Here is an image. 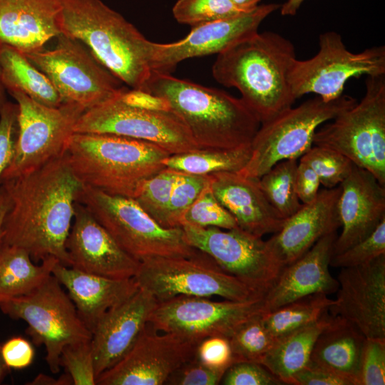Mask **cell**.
Segmentation results:
<instances>
[{
	"label": "cell",
	"mask_w": 385,
	"mask_h": 385,
	"mask_svg": "<svg viewBox=\"0 0 385 385\" xmlns=\"http://www.w3.org/2000/svg\"><path fill=\"white\" fill-rule=\"evenodd\" d=\"M298 159L279 161L259 178L260 187L279 215L287 219L302 206L296 188Z\"/></svg>",
	"instance_id": "34"
},
{
	"label": "cell",
	"mask_w": 385,
	"mask_h": 385,
	"mask_svg": "<svg viewBox=\"0 0 385 385\" xmlns=\"http://www.w3.org/2000/svg\"><path fill=\"white\" fill-rule=\"evenodd\" d=\"M304 0H288L281 6L282 15H294Z\"/></svg>",
	"instance_id": "54"
},
{
	"label": "cell",
	"mask_w": 385,
	"mask_h": 385,
	"mask_svg": "<svg viewBox=\"0 0 385 385\" xmlns=\"http://www.w3.org/2000/svg\"><path fill=\"white\" fill-rule=\"evenodd\" d=\"M337 279V299L328 312L349 321L366 338H385V254L341 268Z\"/></svg>",
	"instance_id": "19"
},
{
	"label": "cell",
	"mask_w": 385,
	"mask_h": 385,
	"mask_svg": "<svg viewBox=\"0 0 385 385\" xmlns=\"http://www.w3.org/2000/svg\"><path fill=\"white\" fill-rule=\"evenodd\" d=\"M91 340L71 344L62 349L61 366L74 385H96Z\"/></svg>",
	"instance_id": "42"
},
{
	"label": "cell",
	"mask_w": 385,
	"mask_h": 385,
	"mask_svg": "<svg viewBox=\"0 0 385 385\" xmlns=\"http://www.w3.org/2000/svg\"><path fill=\"white\" fill-rule=\"evenodd\" d=\"M83 185L65 153L35 171L2 183L11 207L1 244L26 250L35 261L53 257L71 267L66 242Z\"/></svg>",
	"instance_id": "1"
},
{
	"label": "cell",
	"mask_w": 385,
	"mask_h": 385,
	"mask_svg": "<svg viewBox=\"0 0 385 385\" xmlns=\"http://www.w3.org/2000/svg\"><path fill=\"white\" fill-rule=\"evenodd\" d=\"M60 0H0V46L24 54L43 49L61 34Z\"/></svg>",
	"instance_id": "26"
},
{
	"label": "cell",
	"mask_w": 385,
	"mask_h": 385,
	"mask_svg": "<svg viewBox=\"0 0 385 385\" xmlns=\"http://www.w3.org/2000/svg\"><path fill=\"white\" fill-rule=\"evenodd\" d=\"M9 370V369L6 366V364L4 362V360L1 356V345H0V384L3 381Z\"/></svg>",
	"instance_id": "56"
},
{
	"label": "cell",
	"mask_w": 385,
	"mask_h": 385,
	"mask_svg": "<svg viewBox=\"0 0 385 385\" xmlns=\"http://www.w3.org/2000/svg\"><path fill=\"white\" fill-rule=\"evenodd\" d=\"M220 384L225 385L284 384L262 364L252 361L232 363L225 370Z\"/></svg>",
	"instance_id": "44"
},
{
	"label": "cell",
	"mask_w": 385,
	"mask_h": 385,
	"mask_svg": "<svg viewBox=\"0 0 385 385\" xmlns=\"http://www.w3.org/2000/svg\"><path fill=\"white\" fill-rule=\"evenodd\" d=\"M53 49L25 54L50 79L64 103L94 108L125 88L81 41L61 34Z\"/></svg>",
	"instance_id": "12"
},
{
	"label": "cell",
	"mask_w": 385,
	"mask_h": 385,
	"mask_svg": "<svg viewBox=\"0 0 385 385\" xmlns=\"http://www.w3.org/2000/svg\"><path fill=\"white\" fill-rule=\"evenodd\" d=\"M366 337L349 321L332 316L317 337L311 360L360 385L362 351Z\"/></svg>",
	"instance_id": "28"
},
{
	"label": "cell",
	"mask_w": 385,
	"mask_h": 385,
	"mask_svg": "<svg viewBox=\"0 0 385 385\" xmlns=\"http://www.w3.org/2000/svg\"><path fill=\"white\" fill-rule=\"evenodd\" d=\"M290 385H354L350 379L309 360L292 377Z\"/></svg>",
	"instance_id": "48"
},
{
	"label": "cell",
	"mask_w": 385,
	"mask_h": 385,
	"mask_svg": "<svg viewBox=\"0 0 385 385\" xmlns=\"http://www.w3.org/2000/svg\"><path fill=\"white\" fill-rule=\"evenodd\" d=\"M57 262L53 257L34 264L30 254L13 245H0V303L30 293L50 275Z\"/></svg>",
	"instance_id": "30"
},
{
	"label": "cell",
	"mask_w": 385,
	"mask_h": 385,
	"mask_svg": "<svg viewBox=\"0 0 385 385\" xmlns=\"http://www.w3.org/2000/svg\"><path fill=\"white\" fill-rule=\"evenodd\" d=\"M263 314L242 324L228 338L234 362L252 361L261 364L265 354L277 342V339L267 330L262 322Z\"/></svg>",
	"instance_id": "36"
},
{
	"label": "cell",
	"mask_w": 385,
	"mask_h": 385,
	"mask_svg": "<svg viewBox=\"0 0 385 385\" xmlns=\"http://www.w3.org/2000/svg\"><path fill=\"white\" fill-rule=\"evenodd\" d=\"M385 254V219L365 239L332 256L330 266L350 267L368 263Z\"/></svg>",
	"instance_id": "41"
},
{
	"label": "cell",
	"mask_w": 385,
	"mask_h": 385,
	"mask_svg": "<svg viewBox=\"0 0 385 385\" xmlns=\"http://www.w3.org/2000/svg\"><path fill=\"white\" fill-rule=\"evenodd\" d=\"M184 223L203 227H216L225 230L238 227L232 215L215 197L210 183L185 212L181 225Z\"/></svg>",
	"instance_id": "39"
},
{
	"label": "cell",
	"mask_w": 385,
	"mask_h": 385,
	"mask_svg": "<svg viewBox=\"0 0 385 385\" xmlns=\"http://www.w3.org/2000/svg\"><path fill=\"white\" fill-rule=\"evenodd\" d=\"M133 279L138 288L150 292L158 302L178 296H218L232 301L265 296L226 273L200 251L191 257L145 259L140 262Z\"/></svg>",
	"instance_id": "9"
},
{
	"label": "cell",
	"mask_w": 385,
	"mask_h": 385,
	"mask_svg": "<svg viewBox=\"0 0 385 385\" xmlns=\"http://www.w3.org/2000/svg\"><path fill=\"white\" fill-rule=\"evenodd\" d=\"M313 145L342 153L385 186V76H368L360 102L319 127Z\"/></svg>",
	"instance_id": "7"
},
{
	"label": "cell",
	"mask_w": 385,
	"mask_h": 385,
	"mask_svg": "<svg viewBox=\"0 0 385 385\" xmlns=\"http://www.w3.org/2000/svg\"><path fill=\"white\" fill-rule=\"evenodd\" d=\"M331 317L332 315L327 312L318 321L277 339L261 364L284 384H289L294 374L310 360L315 342Z\"/></svg>",
	"instance_id": "29"
},
{
	"label": "cell",
	"mask_w": 385,
	"mask_h": 385,
	"mask_svg": "<svg viewBox=\"0 0 385 385\" xmlns=\"http://www.w3.org/2000/svg\"><path fill=\"white\" fill-rule=\"evenodd\" d=\"M186 242L209 256L226 273L265 295L283 267L262 237L237 227L181 226Z\"/></svg>",
	"instance_id": "15"
},
{
	"label": "cell",
	"mask_w": 385,
	"mask_h": 385,
	"mask_svg": "<svg viewBox=\"0 0 385 385\" xmlns=\"http://www.w3.org/2000/svg\"><path fill=\"white\" fill-rule=\"evenodd\" d=\"M18 113L17 103L9 101L0 111V178L14 155L18 137Z\"/></svg>",
	"instance_id": "46"
},
{
	"label": "cell",
	"mask_w": 385,
	"mask_h": 385,
	"mask_svg": "<svg viewBox=\"0 0 385 385\" xmlns=\"http://www.w3.org/2000/svg\"><path fill=\"white\" fill-rule=\"evenodd\" d=\"M250 154L251 145L234 149L202 148L170 155L163 159V164L179 172L200 175L237 173L247 163Z\"/></svg>",
	"instance_id": "32"
},
{
	"label": "cell",
	"mask_w": 385,
	"mask_h": 385,
	"mask_svg": "<svg viewBox=\"0 0 385 385\" xmlns=\"http://www.w3.org/2000/svg\"><path fill=\"white\" fill-rule=\"evenodd\" d=\"M0 309L11 318L27 323V333L34 342L44 345L45 359L53 374L60 371L65 346L91 340V332L53 274L30 293L1 302Z\"/></svg>",
	"instance_id": "10"
},
{
	"label": "cell",
	"mask_w": 385,
	"mask_h": 385,
	"mask_svg": "<svg viewBox=\"0 0 385 385\" xmlns=\"http://www.w3.org/2000/svg\"><path fill=\"white\" fill-rule=\"evenodd\" d=\"M9 92L19 108L18 137L14 157L0 178V185L63 155L74 126L85 111L74 103L48 106L20 91Z\"/></svg>",
	"instance_id": "11"
},
{
	"label": "cell",
	"mask_w": 385,
	"mask_h": 385,
	"mask_svg": "<svg viewBox=\"0 0 385 385\" xmlns=\"http://www.w3.org/2000/svg\"><path fill=\"white\" fill-rule=\"evenodd\" d=\"M77 202L139 262L151 257H191L199 252L186 242L181 227L161 226L133 198L84 185Z\"/></svg>",
	"instance_id": "6"
},
{
	"label": "cell",
	"mask_w": 385,
	"mask_h": 385,
	"mask_svg": "<svg viewBox=\"0 0 385 385\" xmlns=\"http://www.w3.org/2000/svg\"><path fill=\"white\" fill-rule=\"evenodd\" d=\"M333 303L326 294H313L265 312L262 320L267 330L279 339L318 321Z\"/></svg>",
	"instance_id": "33"
},
{
	"label": "cell",
	"mask_w": 385,
	"mask_h": 385,
	"mask_svg": "<svg viewBox=\"0 0 385 385\" xmlns=\"http://www.w3.org/2000/svg\"><path fill=\"white\" fill-rule=\"evenodd\" d=\"M1 356L6 366L10 369H21L30 366L34 358L31 344L21 337H14L1 346Z\"/></svg>",
	"instance_id": "49"
},
{
	"label": "cell",
	"mask_w": 385,
	"mask_h": 385,
	"mask_svg": "<svg viewBox=\"0 0 385 385\" xmlns=\"http://www.w3.org/2000/svg\"><path fill=\"white\" fill-rule=\"evenodd\" d=\"M295 59L288 39L271 31L257 32L217 54L212 71L219 83L240 92L262 123L294 103L288 76Z\"/></svg>",
	"instance_id": "2"
},
{
	"label": "cell",
	"mask_w": 385,
	"mask_h": 385,
	"mask_svg": "<svg viewBox=\"0 0 385 385\" xmlns=\"http://www.w3.org/2000/svg\"><path fill=\"white\" fill-rule=\"evenodd\" d=\"M385 384V338H366L360 373V385Z\"/></svg>",
	"instance_id": "43"
},
{
	"label": "cell",
	"mask_w": 385,
	"mask_h": 385,
	"mask_svg": "<svg viewBox=\"0 0 385 385\" xmlns=\"http://www.w3.org/2000/svg\"><path fill=\"white\" fill-rule=\"evenodd\" d=\"M11 207V200L6 191L1 187L0 195V245H1L3 225L7 212Z\"/></svg>",
	"instance_id": "52"
},
{
	"label": "cell",
	"mask_w": 385,
	"mask_h": 385,
	"mask_svg": "<svg viewBox=\"0 0 385 385\" xmlns=\"http://www.w3.org/2000/svg\"><path fill=\"white\" fill-rule=\"evenodd\" d=\"M62 34L78 40L132 89L144 91L151 74L150 43L101 0H60Z\"/></svg>",
	"instance_id": "4"
},
{
	"label": "cell",
	"mask_w": 385,
	"mask_h": 385,
	"mask_svg": "<svg viewBox=\"0 0 385 385\" xmlns=\"http://www.w3.org/2000/svg\"><path fill=\"white\" fill-rule=\"evenodd\" d=\"M210 183V175L180 172L167 211L166 227H179L185 212Z\"/></svg>",
	"instance_id": "40"
},
{
	"label": "cell",
	"mask_w": 385,
	"mask_h": 385,
	"mask_svg": "<svg viewBox=\"0 0 385 385\" xmlns=\"http://www.w3.org/2000/svg\"><path fill=\"white\" fill-rule=\"evenodd\" d=\"M299 160L308 163L327 189L339 186L350 174L354 163L345 155L332 149L312 145Z\"/></svg>",
	"instance_id": "37"
},
{
	"label": "cell",
	"mask_w": 385,
	"mask_h": 385,
	"mask_svg": "<svg viewBox=\"0 0 385 385\" xmlns=\"http://www.w3.org/2000/svg\"><path fill=\"white\" fill-rule=\"evenodd\" d=\"M242 13L230 0H178L173 8L176 21L192 27Z\"/></svg>",
	"instance_id": "38"
},
{
	"label": "cell",
	"mask_w": 385,
	"mask_h": 385,
	"mask_svg": "<svg viewBox=\"0 0 385 385\" xmlns=\"http://www.w3.org/2000/svg\"><path fill=\"white\" fill-rule=\"evenodd\" d=\"M356 103L344 94L329 101L317 96L284 110L260 124L251 143L250 158L237 173L260 178L279 161L299 159L312 147L314 134L322 125Z\"/></svg>",
	"instance_id": "8"
},
{
	"label": "cell",
	"mask_w": 385,
	"mask_h": 385,
	"mask_svg": "<svg viewBox=\"0 0 385 385\" xmlns=\"http://www.w3.org/2000/svg\"><path fill=\"white\" fill-rule=\"evenodd\" d=\"M66 247L71 267L111 279L133 278L140 265L78 202Z\"/></svg>",
	"instance_id": "20"
},
{
	"label": "cell",
	"mask_w": 385,
	"mask_h": 385,
	"mask_svg": "<svg viewBox=\"0 0 385 385\" xmlns=\"http://www.w3.org/2000/svg\"><path fill=\"white\" fill-rule=\"evenodd\" d=\"M234 6L242 12H249L255 9L260 0H230Z\"/></svg>",
	"instance_id": "53"
},
{
	"label": "cell",
	"mask_w": 385,
	"mask_h": 385,
	"mask_svg": "<svg viewBox=\"0 0 385 385\" xmlns=\"http://www.w3.org/2000/svg\"><path fill=\"white\" fill-rule=\"evenodd\" d=\"M267 312L264 297L247 301H212L207 297L178 296L158 302L149 324L199 343L210 337L229 338L248 320Z\"/></svg>",
	"instance_id": "16"
},
{
	"label": "cell",
	"mask_w": 385,
	"mask_h": 385,
	"mask_svg": "<svg viewBox=\"0 0 385 385\" xmlns=\"http://www.w3.org/2000/svg\"><path fill=\"white\" fill-rule=\"evenodd\" d=\"M180 173L170 168H163L145 180L133 198L150 217L164 227H166L170 198Z\"/></svg>",
	"instance_id": "35"
},
{
	"label": "cell",
	"mask_w": 385,
	"mask_h": 385,
	"mask_svg": "<svg viewBox=\"0 0 385 385\" xmlns=\"http://www.w3.org/2000/svg\"><path fill=\"white\" fill-rule=\"evenodd\" d=\"M71 384H72L71 378L66 374L59 379H55L45 374H38L29 384L66 385Z\"/></svg>",
	"instance_id": "51"
},
{
	"label": "cell",
	"mask_w": 385,
	"mask_h": 385,
	"mask_svg": "<svg viewBox=\"0 0 385 385\" xmlns=\"http://www.w3.org/2000/svg\"><path fill=\"white\" fill-rule=\"evenodd\" d=\"M337 237V232L322 237L304 255L282 269L264 296L267 312L310 294L337 292L339 282L329 270Z\"/></svg>",
	"instance_id": "24"
},
{
	"label": "cell",
	"mask_w": 385,
	"mask_h": 385,
	"mask_svg": "<svg viewBox=\"0 0 385 385\" xmlns=\"http://www.w3.org/2000/svg\"><path fill=\"white\" fill-rule=\"evenodd\" d=\"M123 92L85 111L74 126V133L138 139L155 144L170 155L202 149L171 110H149L128 104L121 97Z\"/></svg>",
	"instance_id": "14"
},
{
	"label": "cell",
	"mask_w": 385,
	"mask_h": 385,
	"mask_svg": "<svg viewBox=\"0 0 385 385\" xmlns=\"http://www.w3.org/2000/svg\"><path fill=\"white\" fill-rule=\"evenodd\" d=\"M339 185L342 232L334 241L333 255L365 239L385 219V186L371 173L354 164Z\"/></svg>",
	"instance_id": "23"
},
{
	"label": "cell",
	"mask_w": 385,
	"mask_h": 385,
	"mask_svg": "<svg viewBox=\"0 0 385 385\" xmlns=\"http://www.w3.org/2000/svg\"><path fill=\"white\" fill-rule=\"evenodd\" d=\"M362 75H385V47L374 46L352 53L339 34L327 31L319 36V51L314 56L294 61L288 80L296 99L314 93L329 101L343 94L349 79Z\"/></svg>",
	"instance_id": "13"
},
{
	"label": "cell",
	"mask_w": 385,
	"mask_h": 385,
	"mask_svg": "<svg viewBox=\"0 0 385 385\" xmlns=\"http://www.w3.org/2000/svg\"><path fill=\"white\" fill-rule=\"evenodd\" d=\"M1 81L8 91H20L35 101L56 107L63 101L47 76L20 51L0 46Z\"/></svg>",
	"instance_id": "31"
},
{
	"label": "cell",
	"mask_w": 385,
	"mask_h": 385,
	"mask_svg": "<svg viewBox=\"0 0 385 385\" xmlns=\"http://www.w3.org/2000/svg\"><path fill=\"white\" fill-rule=\"evenodd\" d=\"M195 356L205 365L212 369L225 371L234 359L228 338L210 337L198 343Z\"/></svg>",
	"instance_id": "47"
},
{
	"label": "cell",
	"mask_w": 385,
	"mask_h": 385,
	"mask_svg": "<svg viewBox=\"0 0 385 385\" xmlns=\"http://www.w3.org/2000/svg\"><path fill=\"white\" fill-rule=\"evenodd\" d=\"M281 7L276 4L258 5L251 11L192 27L183 39L169 43H150L152 71L168 73L190 58L219 54L258 32L262 21Z\"/></svg>",
	"instance_id": "18"
},
{
	"label": "cell",
	"mask_w": 385,
	"mask_h": 385,
	"mask_svg": "<svg viewBox=\"0 0 385 385\" xmlns=\"http://www.w3.org/2000/svg\"><path fill=\"white\" fill-rule=\"evenodd\" d=\"M209 175L215 197L232 215L239 228L261 237L282 228L286 219L270 205L260 187L259 178L234 172Z\"/></svg>",
	"instance_id": "25"
},
{
	"label": "cell",
	"mask_w": 385,
	"mask_h": 385,
	"mask_svg": "<svg viewBox=\"0 0 385 385\" xmlns=\"http://www.w3.org/2000/svg\"><path fill=\"white\" fill-rule=\"evenodd\" d=\"M165 101L200 148L249 146L260 121L242 98L152 71L144 91Z\"/></svg>",
	"instance_id": "3"
},
{
	"label": "cell",
	"mask_w": 385,
	"mask_h": 385,
	"mask_svg": "<svg viewBox=\"0 0 385 385\" xmlns=\"http://www.w3.org/2000/svg\"><path fill=\"white\" fill-rule=\"evenodd\" d=\"M225 371L212 369L195 356L175 369L168 378V385H217Z\"/></svg>",
	"instance_id": "45"
},
{
	"label": "cell",
	"mask_w": 385,
	"mask_h": 385,
	"mask_svg": "<svg viewBox=\"0 0 385 385\" xmlns=\"http://www.w3.org/2000/svg\"><path fill=\"white\" fill-rule=\"evenodd\" d=\"M157 303L150 292L138 288L101 317L91 341L96 379L130 351L148 324Z\"/></svg>",
	"instance_id": "21"
},
{
	"label": "cell",
	"mask_w": 385,
	"mask_h": 385,
	"mask_svg": "<svg viewBox=\"0 0 385 385\" xmlns=\"http://www.w3.org/2000/svg\"><path fill=\"white\" fill-rule=\"evenodd\" d=\"M52 274L66 288L79 317L91 333L109 309L138 289L133 278L111 279L67 267L60 262L54 265Z\"/></svg>",
	"instance_id": "27"
},
{
	"label": "cell",
	"mask_w": 385,
	"mask_h": 385,
	"mask_svg": "<svg viewBox=\"0 0 385 385\" xmlns=\"http://www.w3.org/2000/svg\"><path fill=\"white\" fill-rule=\"evenodd\" d=\"M321 183L319 179L306 162L299 160L296 174V188L302 204L313 201L317 196Z\"/></svg>",
	"instance_id": "50"
},
{
	"label": "cell",
	"mask_w": 385,
	"mask_h": 385,
	"mask_svg": "<svg viewBox=\"0 0 385 385\" xmlns=\"http://www.w3.org/2000/svg\"><path fill=\"white\" fill-rule=\"evenodd\" d=\"M6 102H7V100L6 97V89L1 81V70H0V111Z\"/></svg>",
	"instance_id": "55"
},
{
	"label": "cell",
	"mask_w": 385,
	"mask_h": 385,
	"mask_svg": "<svg viewBox=\"0 0 385 385\" xmlns=\"http://www.w3.org/2000/svg\"><path fill=\"white\" fill-rule=\"evenodd\" d=\"M170 154L152 143L102 133L71 136L65 155L85 185L133 198L139 186L165 167Z\"/></svg>",
	"instance_id": "5"
},
{
	"label": "cell",
	"mask_w": 385,
	"mask_h": 385,
	"mask_svg": "<svg viewBox=\"0 0 385 385\" xmlns=\"http://www.w3.org/2000/svg\"><path fill=\"white\" fill-rule=\"evenodd\" d=\"M148 323L130 351L101 373L96 385H161L195 356L198 343L173 333L156 334Z\"/></svg>",
	"instance_id": "17"
},
{
	"label": "cell",
	"mask_w": 385,
	"mask_h": 385,
	"mask_svg": "<svg viewBox=\"0 0 385 385\" xmlns=\"http://www.w3.org/2000/svg\"><path fill=\"white\" fill-rule=\"evenodd\" d=\"M340 192V185L319 190L313 201L303 204L266 240L283 268L304 255L320 238L341 227L338 212Z\"/></svg>",
	"instance_id": "22"
}]
</instances>
